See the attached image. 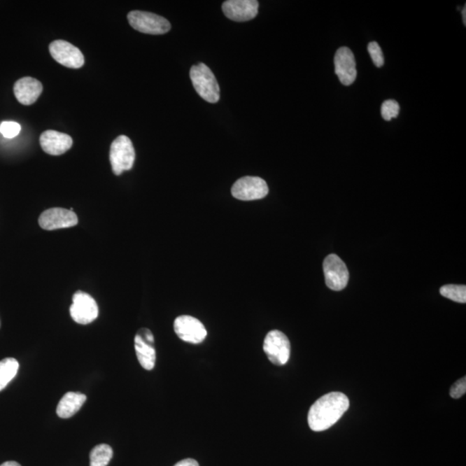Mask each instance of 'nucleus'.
<instances>
[{"instance_id":"21","label":"nucleus","mask_w":466,"mask_h":466,"mask_svg":"<svg viewBox=\"0 0 466 466\" xmlns=\"http://www.w3.org/2000/svg\"><path fill=\"white\" fill-rule=\"evenodd\" d=\"M400 113V106L398 102L393 101V99H388L384 101L381 108V114L384 120L390 121L393 118H397Z\"/></svg>"},{"instance_id":"23","label":"nucleus","mask_w":466,"mask_h":466,"mask_svg":"<svg viewBox=\"0 0 466 466\" xmlns=\"http://www.w3.org/2000/svg\"><path fill=\"white\" fill-rule=\"evenodd\" d=\"M368 52L369 55H371L373 64H374L377 68H381V66H383V54L379 43L376 42L369 43L368 45Z\"/></svg>"},{"instance_id":"4","label":"nucleus","mask_w":466,"mask_h":466,"mask_svg":"<svg viewBox=\"0 0 466 466\" xmlns=\"http://www.w3.org/2000/svg\"><path fill=\"white\" fill-rule=\"evenodd\" d=\"M127 18L133 29L144 34L162 35L171 29V24L166 18L151 13L132 10Z\"/></svg>"},{"instance_id":"20","label":"nucleus","mask_w":466,"mask_h":466,"mask_svg":"<svg viewBox=\"0 0 466 466\" xmlns=\"http://www.w3.org/2000/svg\"><path fill=\"white\" fill-rule=\"evenodd\" d=\"M440 294L442 297L452 299L453 302H466V287L465 285H446L440 288Z\"/></svg>"},{"instance_id":"18","label":"nucleus","mask_w":466,"mask_h":466,"mask_svg":"<svg viewBox=\"0 0 466 466\" xmlns=\"http://www.w3.org/2000/svg\"><path fill=\"white\" fill-rule=\"evenodd\" d=\"M20 364L13 358H7L0 361V391L6 388L17 376Z\"/></svg>"},{"instance_id":"3","label":"nucleus","mask_w":466,"mask_h":466,"mask_svg":"<svg viewBox=\"0 0 466 466\" xmlns=\"http://www.w3.org/2000/svg\"><path fill=\"white\" fill-rule=\"evenodd\" d=\"M135 159V149L132 140L125 135L118 136L110 148V162L113 172L116 176H120L124 171L131 170Z\"/></svg>"},{"instance_id":"9","label":"nucleus","mask_w":466,"mask_h":466,"mask_svg":"<svg viewBox=\"0 0 466 466\" xmlns=\"http://www.w3.org/2000/svg\"><path fill=\"white\" fill-rule=\"evenodd\" d=\"M174 330L181 340L190 344H201L207 335L204 325L190 316L177 317L174 323Z\"/></svg>"},{"instance_id":"26","label":"nucleus","mask_w":466,"mask_h":466,"mask_svg":"<svg viewBox=\"0 0 466 466\" xmlns=\"http://www.w3.org/2000/svg\"><path fill=\"white\" fill-rule=\"evenodd\" d=\"M0 466H21L20 464L17 463L15 461H7L5 463L2 464Z\"/></svg>"},{"instance_id":"8","label":"nucleus","mask_w":466,"mask_h":466,"mask_svg":"<svg viewBox=\"0 0 466 466\" xmlns=\"http://www.w3.org/2000/svg\"><path fill=\"white\" fill-rule=\"evenodd\" d=\"M72 319L78 324L87 325L97 319L99 308L95 299L83 291H77L73 295L70 306Z\"/></svg>"},{"instance_id":"11","label":"nucleus","mask_w":466,"mask_h":466,"mask_svg":"<svg viewBox=\"0 0 466 466\" xmlns=\"http://www.w3.org/2000/svg\"><path fill=\"white\" fill-rule=\"evenodd\" d=\"M136 358L139 364L147 371L153 369L157 360L155 349V339L149 329L142 328L136 332L134 339Z\"/></svg>"},{"instance_id":"6","label":"nucleus","mask_w":466,"mask_h":466,"mask_svg":"<svg viewBox=\"0 0 466 466\" xmlns=\"http://www.w3.org/2000/svg\"><path fill=\"white\" fill-rule=\"evenodd\" d=\"M269 194V187L264 179L245 176L236 181L232 188L233 197L240 201H256Z\"/></svg>"},{"instance_id":"16","label":"nucleus","mask_w":466,"mask_h":466,"mask_svg":"<svg viewBox=\"0 0 466 466\" xmlns=\"http://www.w3.org/2000/svg\"><path fill=\"white\" fill-rule=\"evenodd\" d=\"M43 90L42 83L31 77L22 78L13 87L15 97L24 106H31L38 101Z\"/></svg>"},{"instance_id":"14","label":"nucleus","mask_w":466,"mask_h":466,"mask_svg":"<svg viewBox=\"0 0 466 466\" xmlns=\"http://www.w3.org/2000/svg\"><path fill=\"white\" fill-rule=\"evenodd\" d=\"M258 6L256 0H228L224 2L222 10L229 20L246 22L256 17Z\"/></svg>"},{"instance_id":"22","label":"nucleus","mask_w":466,"mask_h":466,"mask_svg":"<svg viewBox=\"0 0 466 466\" xmlns=\"http://www.w3.org/2000/svg\"><path fill=\"white\" fill-rule=\"evenodd\" d=\"M21 127L17 122L5 121L0 125V132L6 139H13L20 134Z\"/></svg>"},{"instance_id":"17","label":"nucleus","mask_w":466,"mask_h":466,"mask_svg":"<svg viewBox=\"0 0 466 466\" xmlns=\"http://www.w3.org/2000/svg\"><path fill=\"white\" fill-rule=\"evenodd\" d=\"M87 401L86 395L77 393V392H68L61 399L58 403L57 414L62 419H69V418L75 416L79 411L81 407Z\"/></svg>"},{"instance_id":"12","label":"nucleus","mask_w":466,"mask_h":466,"mask_svg":"<svg viewBox=\"0 0 466 466\" xmlns=\"http://www.w3.org/2000/svg\"><path fill=\"white\" fill-rule=\"evenodd\" d=\"M38 222L40 227L44 230L52 231L75 227L78 224V217L72 211L55 207L44 211L41 214Z\"/></svg>"},{"instance_id":"7","label":"nucleus","mask_w":466,"mask_h":466,"mask_svg":"<svg viewBox=\"0 0 466 466\" xmlns=\"http://www.w3.org/2000/svg\"><path fill=\"white\" fill-rule=\"evenodd\" d=\"M325 283L332 290L340 291L347 286L349 271L345 262L335 254L329 255L323 262Z\"/></svg>"},{"instance_id":"24","label":"nucleus","mask_w":466,"mask_h":466,"mask_svg":"<svg viewBox=\"0 0 466 466\" xmlns=\"http://www.w3.org/2000/svg\"><path fill=\"white\" fill-rule=\"evenodd\" d=\"M466 392V379L465 376L455 383L451 388L450 395L454 399H458L465 394Z\"/></svg>"},{"instance_id":"13","label":"nucleus","mask_w":466,"mask_h":466,"mask_svg":"<svg viewBox=\"0 0 466 466\" xmlns=\"http://www.w3.org/2000/svg\"><path fill=\"white\" fill-rule=\"evenodd\" d=\"M335 73L340 83L350 86L356 80L357 69L354 55L349 48L341 47L336 52L334 57Z\"/></svg>"},{"instance_id":"2","label":"nucleus","mask_w":466,"mask_h":466,"mask_svg":"<svg viewBox=\"0 0 466 466\" xmlns=\"http://www.w3.org/2000/svg\"><path fill=\"white\" fill-rule=\"evenodd\" d=\"M190 78L195 91L203 99L209 103L220 101L219 83L209 66L204 64L194 65L190 69Z\"/></svg>"},{"instance_id":"15","label":"nucleus","mask_w":466,"mask_h":466,"mask_svg":"<svg viewBox=\"0 0 466 466\" xmlns=\"http://www.w3.org/2000/svg\"><path fill=\"white\" fill-rule=\"evenodd\" d=\"M40 144L44 153L51 155H60L71 149L73 139L65 133L49 129L41 135Z\"/></svg>"},{"instance_id":"19","label":"nucleus","mask_w":466,"mask_h":466,"mask_svg":"<svg viewBox=\"0 0 466 466\" xmlns=\"http://www.w3.org/2000/svg\"><path fill=\"white\" fill-rule=\"evenodd\" d=\"M113 456L112 447L106 444H101L91 451L90 466H107Z\"/></svg>"},{"instance_id":"27","label":"nucleus","mask_w":466,"mask_h":466,"mask_svg":"<svg viewBox=\"0 0 466 466\" xmlns=\"http://www.w3.org/2000/svg\"><path fill=\"white\" fill-rule=\"evenodd\" d=\"M462 16H463V22L465 26L466 25V6H464V9L462 10Z\"/></svg>"},{"instance_id":"25","label":"nucleus","mask_w":466,"mask_h":466,"mask_svg":"<svg viewBox=\"0 0 466 466\" xmlns=\"http://www.w3.org/2000/svg\"><path fill=\"white\" fill-rule=\"evenodd\" d=\"M174 466H199V465L198 462L193 460V458H187V460H181Z\"/></svg>"},{"instance_id":"1","label":"nucleus","mask_w":466,"mask_h":466,"mask_svg":"<svg viewBox=\"0 0 466 466\" xmlns=\"http://www.w3.org/2000/svg\"><path fill=\"white\" fill-rule=\"evenodd\" d=\"M349 406L348 397L341 392H331L323 395L309 409V428L314 432L327 430L343 416Z\"/></svg>"},{"instance_id":"5","label":"nucleus","mask_w":466,"mask_h":466,"mask_svg":"<svg viewBox=\"0 0 466 466\" xmlns=\"http://www.w3.org/2000/svg\"><path fill=\"white\" fill-rule=\"evenodd\" d=\"M290 342L283 332L272 330L266 335L264 351L269 360L276 365H286L290 357Z\"/></svg>"},{"instance_id":"10","label":"nucleus","mask_w":466,"mask_h":466,"mask_svg":"<svg viewBox=\"0 0 466 466\" xmlns=\"http://www.w3.org/2000/svg\"><path fill=\"white\" fill-rule=\"evenodd\" d=\"M50 52L51 57L66 68L80 69L85 64L84 55L81 51L66 41H54L50 43Z\"/></svg>"}]
</instances>
